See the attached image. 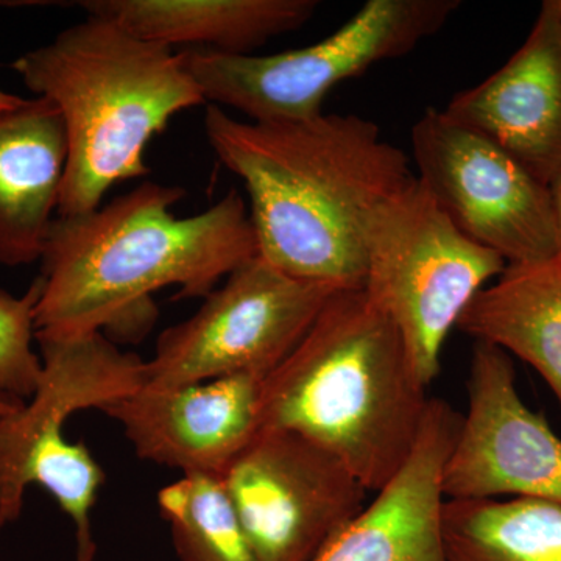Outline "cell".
<instances>
[{
    "label": "cell",
    "mask_w": 561,
    "mask_h": 561,
    "mask_svg": "<svg viewBox=\"0 0 561 561\" xmlns=\"http://www.w3.org/2000/svg\"><path fill=\"white\" fill-rule=\"evenodd\" d=\"M205 133L245 184L260 256L295 278L364 289L368 224L415 179L408 154L375 122L324 113L239 121L209 105Z\"/></svg>",
    "instance_id": "cell-1"
},
{
    "label": "cell",
    "mask_w": 561,
    "mask_h": 561,
    "mask_svg": "<svg viewBox=\"0 0 561 561\" xmlns=\"http://www.w3.org/2000/svg\"><path fill=\"white\" fill-rule=\"evenodd\" d=\"M459 0H368L328 38L273 55L181 51L206 102L231 106L251 122L311 119L342 81L411 54L442 31Z\"/></svg>",
    "instance_id": "cell-6"
},
{
    "label": "cell",
    "mask_w": 561,
    "mask_h": 561,
    "mask_svg": "<svg viewBox=\"0 0 561 561\" xmlns=\"http://www.w3.org/2000/svg\"><path fill=\"white\" fill-rule=\"evenodd\" d=\"M91 16L105 18L139 38L250 55L276 36L312 20L316 0H83Z\"/></svg>",
    "instance_id": "cell-16"
},
{
    "label": "cell",
    "mask_w": 561,
    "mask_h": 561,
    "mask_svg": "<svg viewBox=\"0 0 561 561\" xmlns=\"http://www.w3.org/2000/svg\"><path fill=\"white\" fill-rule=\"evenodd\" d=\"M36 342L43 360L38 387L0 430V530L21 518L28 467L41 443L61 435L73 413L103 411L144 383L146 360L103 332L36 335Z\"/></svg>",
    "instance_id": "cell-11"
},
{
    "label": "cell",
    "mask_w": 561,
    "mask_h": 561,
    "mask_svg": "<svg viewBox=\"0 0 561 561\" xmlns=\"http://www.w3.org/2000/svg\"><path fill=\"white\" fill-rule=\"evenodd\" d=\"M446 561H561V505L538 500H446Z\"/></svg>",
    "instance_id": "cell-18"
},
{
    "label": "cell",
    "mask_w": 561,
    "mask_h": 561,
    "mask_svg": "<svg viewBox=\"0 0 561 561\" xmlns=\"http://www.w3.org/2000/svg\"><path fill=\"white\" fill-rule=\"evenodd\" d=\"M411 140L416 180L472 242L507 264L559 256L551 192L507 151L435 108Z\"/></svg>",
    "instance_id": "cell-8"
},
{
    "label": "cell",
    "mask_w": 561,
    "mask_h": 561,
    "mask_svg": "<svg viewBox=\"0 0 561 561\" xmlns=\"http://www.w3.org/2000/svg\"><path fill=\"white\" fill-rule=\"evenodd\" d=\"M365 251L364 290L400 331L412 370L427 389L461 313L508 264L467 238L416 176L376 210Z\"/></svg>",
    "instance_id": "cell-5"
},
{
    "label": "cell",
    "mask_w": 561,
    "mask_h": 561,
    "mask_svg": "<svg viewBox=\"0 0 561 561\" xmlns=\"http://www.w3.org/2000/svg\"><path fill=\"white\" fill-rule=\"evenodd\" d=\"M11 69L65 122L58 216L98 209L117 183L149 175L144 154L153 136L181 111L208 103L181 51L91 14L18 57Z\"/></svg>",
    "instance_id": "cell-4"
},
{
    "label": "cell",
    "mask_w": 561,
    "mask_h": 561,
    "mask_svg": "<svg viewBox=\"0 0 561 561\" xmlns=\"http://www.w3.org/2000/svg\"><path fill=\"white\" fill-rule=\"evenodd\" d=\"M341 290L295 278L256 254L206 295L190 319L158 337L144 390H165L225 376H267Z\"/></svg>",
    "instance_id": "cell-7"
},
{
    "label": "cell",
    "mask_w": 561,
    "mask_h": 561,
    "mask_svg": "<svg viewBox=\"0 0 561 561\" xmlns=\"http://www.w3.org/2000/svg\"><path fill=\"white\" fill-rule=\"evenodd\" d=\"M460 423L448 402L431 398L404 467L311 561H446L443 471Z\"/></svg>",
    "instance_id": "cell-14"
},
{
    "label": "cell",
    "mask_w": 561,
    "mask_h": 561,
    "mask_svg": "<svg viewBox=\"0 0 561 561\" xmlns=\"http://www.w3.org/2000/svg\"><path fill=\"white\" fill-rule=\"evenodd\" d=\"M28 485L38 483L69 516L76 531V561H94L98 545L92 535L91 512L105 482L99 461L84 443L54 435L41 443L27 472Z\"/></svg>",
    "instance_id": "cell-20"
},
{
    "label": "cell",
    "mask_w": 561,
    "mask_h": 561,
    "mask_svg": "<svg viewBox=\"0 0 561 561\" xmlns=\"http://www.w3.org/2000/svg\"><path fill=\"white\" fill-rule=\"evenodd\" d=\"M181 561H256L219 476L183 474L158 493Z\"/></svg>",
    "instance_id": "cell-19"
},
{
    "label": "cell",
    "mask_w": 561,
    "mask_h": 561,
    "mask_svg": "<svg viewBox=\"0 0 561 561\" xmlns=\"http://www.w3.org/2000/svg\"><path fill=\"white\" fill-rule=\"evenodd\" d=\"M481 133L549 187L561 168V20L542 2L530 35L511 60L445 110Z\"/></svg>",
    "instance_id": "cell-13"
},
{
    "label": "cell",
    "mask_w": 561,
    "mask_h": 561,
    "mask_svg": "<svg viewBox=\"0 0 561 561\" xmlns=\"http://www.w3.org/2000/svg\"><path fill=\"white\" fill-rule=\"evenodd\" d=\"M551 192L553 219H556L557 239H559V257H561V168L549 184Z\"/></svg>",
    "instance_id": "cell-22"
},
{
    "label": "cell",
    "mask_w": 561,
    "mask_h": 561,
    "mask_svg": "<svg viewBox=\"0 0 561 561\" xmlns=\"http://www.w3.org/2000/svg\"><path fill=\"white\" fill-rule=\"evenodd\" d=\"M557 7H559L560 20H561V0H557Z\"/></svg>",
    "instance_id": "cell-25"
},
{
    "label": "cell",
    "mask_w": 561,
    "mask_h": 561,
    "mask_svg": "<svg viewBox=\"0 0 561 561\" xmlns=\"http://www.w3.org/2000/svg\"><path fill=\"white\" fill-rule=\"evenodd\" d=\"M457 330L529 364L561 411V257L508 264L472 298Z\"/></svg>",
    "instance_id": "cell-17"
},
{
    "label": "cell",
    "mask_w": 561,
    "mask_h": 561,
    "mask_svg": "<svg viewBox=\"0 0 561 561\" xmlns=\"http://www.w3.org/2000/svg\"><path fill=\"white\" fill-rule=\"evenodd\" d=\"M68 162L60 111L44 98L0 111V264L43 256Z\"/></svg>",
    "instance_id": "cell-15"
},
{
    "label": "cell",
    "mask_w": 561,
    "mask_h": 561,
    "mask_svg": "<svg viewBox=\"0 0 561 561\" xmlns=\"http://www.w3.org/2000/svg\"><path fill=\"white\" fill-rule=\"evenodd\" d=\"M264 376H225L165 390L140 389L110 404L139 459L183 474L220 476L261 430Z\"/></svg>",
    "instance_id": "cell-12"
},
{
    "label": "cell",
    "mask_w": 561,
    "mask_h": 561,
    "mask_svg": "<svg viewBox=\"0 0 561 561\" xmlns=\"http://www.w3.org/2000/svg\"><path fill=\"white\" fill-rule=\"evenodd\" d=\"M219 478L256 561H311L370 493L337 456L289 431L260 430Z\"/></svg>",
    "instance_id": "cell-9"
},
{
    "label": "cell",
    "mask_w": 561,
    "mask_h": 561,
    "mask_svg": "<svg viewBox=\"0 0 561 561\" xmlns=\"http://www.w3.org/2000/svg\"><path fill=\"white\" fill-rule=\"evenodd\" d=\"M22 101H24V98L0 90V111L14 108V106L20 105Z\"/></svg>",
    "instance_id": "cell-24"
},
{
    "label": "cell",
    "mask_w": 561,
    "mask_h": 561,
    "mask_svg": "<svg viewBox=\"0 0 561 561\" xmlns=\"http://www.w3.org/2000/svg\"><path fill=\"white\" fill-rule=\"evenodd\" d=\"M430 401L390 317L364 289H341L265 376L261 430L308 438L376 493L411 457Z\"/></svg>",
    "instance_id": "cell-3"
},
{
    "label": "cell",
    "mask_w": 561,
    "mask_h": 561,
    "mask_svg": "<svg viewBox=\"0 0 561 561\" xmlns=\"http://www.w3.org/2000/svg\"><path fill=\"white\" fill-rule=\"evenodd\" d=\"M468 411L443 471L445 500L561 505V437L523 401L512 357L476 342Z\"/></svg>",
    "instance_id": "cell-10"
},
{
    "label": "cell",
    "mask_w": 561,
    "mask_h": 561,
    "mask_svg": "<svg viewBox=\"0 0 561 561\" xmlns=\"http://www.w3.org/2000/svg\"><path fill=\"white\" fill-rule=\"evenodd\" d=\"M24 402L25 401L9 397V394L0 393V430H2V426L7 423V420H10L11 416L18 412V409L24 404Z\"/></svg>",
    "instance_id": "cell-23"
},
{
    "label": "cell",
    "mask_w": 561,
    "mask_h": 561,
    "mask_svg": "<svg viewBox=\"0 0 561 561\" xmlns=\"http://www.w3.org/2000/svg\"><path fill=\"white\" fill-rule=\"evenodd\" d=\"M41 289L38 276L22 297L0 290V393L21 401L31 400L43 373V360L33 351Z\"/></svg>",
    "instance_id": "cell-21"
},
{
    "label": "cell",
    "mask_w": 561,
    "mask_h": 561,
    "mask_svg": "<svg viewBox=\"0 0 561 561\" xmlns=\"http://www.w3.org/2000/svg\"><path fill=\"white\" fill-rule=\"evenodd\" d=\"M184 195L146 181L90 213L55 217L39 260L36 335L92 334L139 316L154 320V291L176 286L180 297L205 298L256 256L241 194L228 192L195 216H173Z\"/></svg>",
    "instance_id": "cell-2"
}]
</instances>
